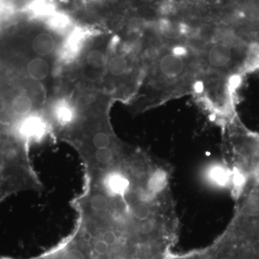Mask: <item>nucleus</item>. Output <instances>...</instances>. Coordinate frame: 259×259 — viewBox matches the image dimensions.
Instances as JSON below:
<instances>
[{"instance_id":"1","label":"nucleus","mask_w":259,"mask_h":259,"mask_svg":"<svg viewBox=\"0 0 259 259\" xmlns=\"http://www.w3.org/2000/svg\"><path fill=\"white\" fill-rule=\"evenodd\" d=\"M149 83L153 103L193 93L202 72L198 53L185 44H158L149 51Z\"/></svg>"},{"instance_id":"2","label":"nucleus","mask_w":259,"mask_h":259,"mask_svg":"<svg viewBox=\"0 0 259 259\" xmlns=\"http://www.w3.org/2000/svg\"><path fill=\"white\" fill-rule=\"evenodd\" d=\"M228 76L202 71L194 86L193 94L216 112L223 111L229 104Z\"/></svg>"},{"instance_id":"3","label":"nucleus","mask_w":259,"mask_h":259,"mask_svg":"<svg viewBox=\"0 0 259 259\" xmlns=\"http://www.w3.org/2000/svg\"><path fill=\"white\" fill-rule=\"evenodd\" d=\"M32 50L37 55H50L55 50L56 41L54 37L49 33L42 32L33 38L32 42Z\"/></svg>"},{"instance_id":"4","label":"nucleus","mask_w":259,"mask_h":259,"mask_svg":"<svg viewBox=\"0 0 259 259\" xmlns=\"http://www.w3.org/2000/svg\"><path fill=\"white\" fill-rule=\"evenodd\" d=\"M130 68H131V65H130L128 59L121 54L114 56L107 63V70L109 74L117 78H120L127 74Z\"/></svg>"},{"instance_id":"5","label":"nucleus","mask_w":259,"mask_h":259,"mask_svg":"<svg viewBox=\"0 0 259 259\" xmlns=\"http://www.w3.org/2000/svg\"><path fill=\"white\" fill-rule=\"evenodd\" d=\"M29 76L35 80H44L49 76L50 68L47 61L41 58H35L28 65Z\"/></svg>"},{"instance_id":"6","label":"nucleus","mask_w":259,"mask_h":259,"mask_svg":"<svg viewBox=\"0 0 259 259\" xmlns=\"http://www.w3.org/2000/svg\"><path fill=\"white\" fill-rule=\"evenodd\" d=\"M32 109V102L30 97L25 95H18L11 104V110L14 115L23 118L29 115Z\"/></svg>"},{"instance_id":"7","label":"nucleus","mask_w":259,"mask_h":259,"mask_svg":"<svg viewBox=\"0 0 259 259\" xmlns=\"http://www.w3.org/2000/svg\"><path fill=\"white\" fill-rule=\"evenodd\" d=\"M54 117L59 125H67L74 120V112L66 104H60L56 107Z\"/></svg>"},{"instance_id":"8","label":"nucleus","mask_w":259,"mask_h":259,"mask_svg":"<svg viewBox=\"0 0 259 259\" xmlns=\"http://www.w3.org/2000/svg\"><path fill=\"white\" fill-rule=\"evenodd\" d=\"M242 13L250 21H259V0H244L242 5Z\"/></svg>"},{"instance_id":"9","label":"nucleus","mask_w":259,"mask_h":259,"mask_svg":"<svg viewBox=\"0 0 259 259\" xmlns=\"http://www.w3.org/2000/svg\"><path fill=\"white\" fill-rule=\"evenodd\" d=\"M92 146L93 151L102 148H113L112 136L105 131H98L93 136Z\"/></svg>"},{"instance_id":"10","label":"nucleus","mask_w":259,"mask_h":259,"mask_svg":"<svg viewBox=\"0 0 259 259\" xmlns=\"http://www.w3.org/2000/svg\"><path fill=\"white\" fill-rule=\"evenodd\" d=\"M156 221L153 218L145 220L135 223L134 229L139 235L143 236H148L156 231Z\"/></svg>"},{"instance_id":"11","label":"nucleus","mask_w":259,"mask_h":259,"mask_svg":"<svg viewBox=\"0 0 259 259\" xmlns=\"http://www.w3.org/2000/svg\"><path fill=\"white\" fill-rule=\"evenodd\" d=\"M87 62L94 69H100L105 63V56L100 50H93L87 56Z\"/></svg>"},{"instance_id":"12","label":"nucleus","mask_w":259,"mask_h":259,"mask_svg":"<svg viewBox=\"0 0 259 259\" xmlns=\"http://www.w3.org/2000/svg\"><path fill=\"white\" fill-rule=\"evenodd\" d=\"M51 28L57 30H62L69 25V20L67 17L61 14L51 15L49 20Z\"/></svg>"},{"instance_id":"13","label":"nucleus","mask_w":259,"mask_h":259,"mask_svg":"<svg viewBox=\"0 0 259 259\" xmlns=\"http://www.w3.org/2000/svg\"><path fill=\"white\" fill-rule=\"evenodd\" d=\"M101 239L103 240L109 246H113L118 242V236L115 230L112 228H107L102 233Z\"/></svg>"},{"instance_id":"14","label":"nucleus","mask_w":259,"mask_h":259,"mask_svg":"<svg viewBox=\"0 0 259 259\" xmlns=\"http://www.w3.org/2000/svg\"><path fill=\"white\" fill-rule=\"evenodd\" d=\"M60 259H86L83 251L76 248L63 250Z\"/></svg>"},{"instance_id":"15","label":"nucleus","mask_w":259,"mask_h":259,"mask_svg":"<svg viewBox=\"0 0 259 259\" xmlns=\"http://www.w3.org/2000/svg\"><path fill=\"white\" fill-rule=\"evenodd\" d=\"M109 250H110V246L103 240H98L94 245V250L97 255H106L108 253Z\"/></svg>"},{"instance_id":"16","label":"nucleus","mask_w":259,"mask_h":259,"mask_svg":"<svg viewBox=\"0 0 259 259\" xmlns=\"http://www.w3.org/2000/svg\"><path fill=\"white\" fill-rule=\"evenodd\" d=\"M252 250L255 255L259 257V239L253 242L252 245Z\"/></svg>"}]
</instances>
